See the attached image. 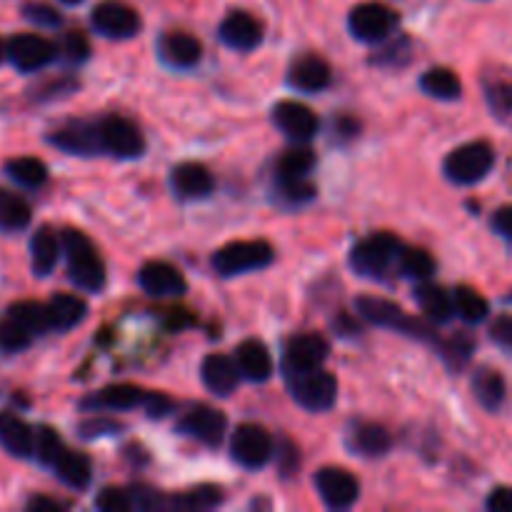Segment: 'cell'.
<instances>
[{
	"label": "cell",
	"mask_w": 512,
	"mask_h": 512,
	"mask_svg": "<svg viewBox=\"0 0 512 512\" xmlns=\"http://www.w3.org/2000/svg\"><path fill=\"white\" fill-rule=\"evenodd\" d=\"M415 303L420 305L425 318L433 320V323H448L455 313L453 298H450L440 285L428 283V280H423V283L415 288Z\"/></svg>",
	"instance_id": "cell-26"
},
{
	"label": "cell",
	"mask_w": 512,
	"mask_h": 512,
	"mask_svg": "<svg viewBox=\"0 0 512 512\" xmlns=\"http://www.w3.org/2000/svg\"><path fill=\"white\" fill-rule=\"evenodd\" d=\"M390 445H393V440H390V433L383 425L363 423L353 430V448L358 450L360 455L380 458V455L388 453Z\"/></svg>",
	"instance_id": "cell-34"
},
{
	"label": "cell",
	"mask_w": 512,
	"mask_h": 512,
	"mask_svg": "<svg viewBox=\"0 0 512 512\" xmlns=\"http://www.w3.org/2000/svg\"><path fill=\"white\" fill-rule=\"evenodd\" d=\"M95 128H98L100 153H110L115 158H140L143 155V133L123 115H105L95 123Z\"/></svg>",
	"instance_id": "cell-6"
},
{
	"label": "cell",
	"mask_w": 512,
	"mask_h": 512,
	"mask_svg": "<svg viewBox=\"0 0 512 512\" xmlns=\"http://www.w3.org/2000/svg\"><path fill=\"white\" fill-rule=\"evenodd\" d=\"M30 225V205L18 193L0 188V230L18 233Z\"/></svg>",
	"instance_id": "cell-33"
},
{
	"label": "cell",
	"mask_w": 512,
	"mask_h": 512,
	"mask_svg": "<svg viewBox=\"0 0 512 512\" xmlns=\"http://www.w3.org/2000/svg\"><path fill=\"white\" fill-rule=\"evenodd\" d=\"M473 393L485 410L495 413L505 403V380L498 370L483 368L473 378Z\"/></svg>",
	"instance_id": "cell-31"
},
{
	"label": "cell",
	"mask_w": 512,
	"mask_h": 512,
	"mask_svg": "<svg viewBox=\"0 0 512 512\" xmlns=\"http://www.w3.org/2000/svg\"><path fill=\"white\" fill-rule=\"evenodd\" d=\"M53 470L73 490L88 488L90 478H93V465H90V460L85 455L73 453V450H63L58 455V460L53 463Z\"/></svg>",
	"instance_id": "cell-29"
},
{
	"label": "cell",
	"mask_w": 512,
	"mask_h": 512,
	"mask_svg": "<svg viewBox=\"0 0 512 512\" xmlns=\"http://www.w3.org/2000/svg\"><path fill=\"white\" fill-rule=\"evenodd\" d=\"M33 433L35 430L15 413H0V445L10 455L15 458L33 455Z\"/></svg>",
	"instance_id": "cell-25"
},
{
	"label": "cell",
	"mask_w": 512,
	"mask_h": 512,
	"mask_svg": "<svg viewBox=\"0 0 512 512\" xmlns=\"http://www.w3.org/2000/svg\"><path fill=\"white\" fill-rule=\"evenodd\" d=\"M275 258L273 245L265 240H240V243H230L220 248L213 255V268L220 275L230 278V275H243L250 270L268 268Z\"/></svg>",
	"instance_id": "cell-4"
},
{
	"label": "cell",
	"mask_w": 512,
	"mask_h": 512,
	"mask_svg": "<svg viewBox=\"0 0 512 512\" xmlns=\"http://www.w3.org/2000/svg\"><path fill=\"white\" fill-rule=\"evenodd\" d=\"M140 288L155 298H178L185 293V278L175 265L163 263V260H153V263L143 265L138 275Z\"/></svg>",
	"instance_id": "cell-16"
},
{
	"label": "cell",
	"mask_w": 512,
	"mask_h": 512,
	"mask_svg": "<svg viewBox=\"0 0 512 512\" xmlns=\"http://www.w3.org/2000/svg\"><path fill=\"white\" fill-rule=\"evenodd\" d=\"M60 510H63V505H60L58 500L43 498V495H38V498H33L28 503V512H60Z\"/></svg>",
	"instance_id": "cell-52"
},
{
	"label": "cell",
	"mask_w": 512,
	"mask_h": 512,
	"mask_svg": "<svg viewBox=\"0 0 512 512\" xmlns=\"http://www.w3.org/2000/svg\"><path fill=\"white\" fill-rule=\"evenodd\" d=\"M60 50H63L65 60H70V63H83V60L90 58V40L80 30H70V33H65Z\"/></svg>",
	"instance_id": "cell-42"
},
{
	"label": "cell",
	"mask_w": 512,
	"mask_h": 512,
	"mask_svg": "<svg viewBox=\"0 0 512 512\" xmlns=\"http://www.w3.org/2000/svg\"><path fill=\"white\" fill-rule=\"evenodd\" d=\"M60 3H68V5H75V3H83V0H60Z\"/></svg>",
	"instance_id": "cell-54"
},
{
	"label": "cell",
	"mask_w": 512,
	"mask_h": 512,
	"mask_svg": "<svg viewBox=\"0 0 512 512\" xmlns=\"http://www.w3.org/2000/svg\"><path fill=\"white\" fill-rule=\"evenodd\" d=\"M95 505L103 512H130L133 510V498L118 488H105L95 500Z\"/></svg>",
	"instance_id": "cell-43"
},
{
	"label": "cell",
	"mask_w": 512,
	"mask_h": 512,
	"mask_svg": "<svg viewBox=\"0 0 512 512\" xmlns=\"http://www.w3.org/2000/svg\"><path fill=\"white\" fill-rule=\"evenodd\" d=\"M273 123L295 143H308L318 133V115L308 105L295 103V100H283V103L275 105Z\"/></svg>",
	"instance_id": "cell-15"
},
{
	"label": "cell",
	"mask_w": 512,
	"mask_h": 512,
	"mask_svg": "<svg viewBox=\"0 0 512 512\" xmlns=\"http://www.w3.org/2000/svg\"><path fill=\"white\" fill-rule=\"evenodd\" d=\"M355 310H358L365 320L380 325V328H390V330H398V333L415 335V338H420V340H435V333L430 325L408 318L400 305L390 303V300H385V298L363 295V298L355 300Z\"/></svg>",
	"instance_id": "cell-5"
},
{
	"label": "cell",
	"mask_w": 512,
	"mask_h": 512,
	"mask_svg": "<svg viewBox=\"0 0 512 512\" xmlns=\"http://www.w3.org/2000/svg\"><path fill=\"white\" fill-rule=\"evenodd\" d=\"M5 55H8L10 63H13L18 70H23V73H33V70H40L48 63H53L55 45L38 33H20L8 40V45H5Z\"/></svg>",
	"instance_id": "cell-12"
},
{
	"label": "cell",
	"mask_w": 512,
	"mask_h": 512,
	"mask_svg": "<svg viewBox=\"0 0 512 512\" xmlns=\"http://www.w3.org/2000/svg\"><path fill=\"white\" fill-rule=\"evenodd\" d=\"M30 340H33V335H30L23 325L15 323V320L5 318V323L0 325V348H3L5 353H20V350L28 348Z\"/></svg>",
	"instance_id": "cell-41"
},
{
	"label": "cell",
	"mask_w": 512,
	"mask_h": 512,
	"mask_svg": "<svg viewBox=\"0 0 512 512\" xmlns=\"http://www.w3.org/2000/svg\"><path fill=\"white\" fill-rule=\"evenodd\" d=\"M63 450V440L53 428H38L33 433V455L48 468H53V463Z\"/></svg>",
	"instance_id": "cell-39"
},
{
	"label": "cell",
	"mask_w": 512,
	"mask_h": 512,
	"mask_svg": "<svg viewBox=\"0 0 512 512\" xmlns=\"http://www.w3.org/2000/svg\"><path fill=\"white\" fill-rule=\"evenodd\" d=\"M3 58H5V43L0 40V63H3Z\"/></svg>",
	"instance_id": "cell-53"
},
{
	"label": "cell",
	"mask_w": 512,
	"mask_h": 512,
	"mask_svg": "<svg viewBox=\"0 0 512 512\" xmlns=\"http://www.w3.org/2000/svg\"><path fill=\"white\" fill-rule=\"evenodd\" d=\"M400 240L390 233H375L363 238L353 250H350V265L355 273L368 275V278H380L398 258Z\"/></svg>",
	"instance_id": "cell-7"
},
{
	"label": "cell",
	"mask_w": 512,
	"mask_h": 512,
	"mask_svg": "<svg viewBox=\"0 0 512 512\" xmlns=\"http://www.w3.org/2000/svg\"><path fill=\"white\" fill-rule=\"evenodd\" d=\"M143 408L150 418H165L173 410V400L163 393H145Z\"/></svg>",
	"instance_id": "cell-48"
},
{
	"label": "cell",
	"mask_w": 512,
	"mask_h": 512,
	"mask_svg": "<svg viewBox=\"0 0 512 512\" xmlns=\"http://www.w3.org/2000/svg\"><path fill=\"white\" fill-rule=\"evenodd\" d=\"M5 173L10 180L20 185V188H40L48 178V168L43 160L33 158V155H23V158H13L5 163Z\"/></svg>",
	"instance_id": "cell-35"
},
{
	"label": "cell",
	"mask_w": 512,
	"mask_h": 512,
	"mask_svg": "<svg viewBox=\"0 0 512 512\" xmlns=\"http://www.w3.org/2000/svg\"><path fill=\"white\" fill-rule=\"evenodd\" d=\"M230 455L243 468L258 470L273 458V440L260 425H240L230 440Z\"/></svg>",
	"instance_id": "cell-10"
},
{
	"label": "cell",
	"mask_w": 512,
	"mask_h": 512,
	"mask_svg": "<svg viewBox=\"0 0 512 512\" xmlns=\"http://www.w3.org/2000/svg\"><path fill=\"white\" fill-rule=\"evenodd\" d=\"M493 228L495 233L512 240V205H505V208H500L498 213L493 215Z\"/></svg>",
	"instance_id": "cell-51"
},
{
	"label": "cell",
	"mask_w": 512,
	"mask_h": 512,
	"mask_svg": "<svg viewBox=\"0 0 512 512\" xmlns=\"http://www.w3.org/2000/svg\"><path fill=\"white\" fill-rule=\"evenodd\" d=\"M158 53L170 68H193L203 58V45L195 35L183 33V30H170L160 38Z\"/></svg>",
	"instance_id": "cell-17"
},
{
	"label": "cell",
	"mask_w": 512,
	"mask_h": 512,
	"mask_svg": "<svg viewBox=\"0 0 512 512\" xmlns=\"http://www.w3.org/2000/svg\"><path fill=\"white\" fill-rule=\"evenodd\" d=\"M145 390L135 388V385H110L95 393L93 398L85 400V408L93 410H130L135 405H143Z\"/></svg>",
	"instance_id": "cell-28"
},
{
	"label": "cell",
	"mask_w": 512,
	"mask_h": 512,
	"mask_svg": "<svg viewBox=\"0 0 512 512\" xmlns=\"http://www.w3.org/2000/svg\"><path fill=\"white\" fill-rule=\"evenodd\" d=\"M170 183L173 190L185 200H200L208 198L213 193V175L205 165L200 163H180L175 165L173 173H170Z\"/></svg>",
	"instance_id": "cell-21"
},
{
	"label": "cell",
	"mask_w": 512,
	"mask_h": 512,
	"mask_svg": "<svg viewBox=\"0 0 512 512\" xmlns=\"http://www.w3.org/2000/svg\"><path fill=\"white\" fill-rule=\"evenodd\" d=\"M200 375H203L205 388L213 395H220V398H228L230 393H235L240 383V370L235 365L233 358L223 353H213L203 360V368H200Z\"/></svg>",
	"instance_id": "cell-19"
},
{
	"label": "cell",
	"mask_w": 512,
	"mask_h": 512,
	"mask_svg": "<svg viewBox=\"0 0 512 512\" xmlns=\"http://www.w3.org/2000/svg\"><path fill=\"white\" fill-rule=\"evenodd\" d=\"M285 380L295 403L310 413H325L338 400V380L320 368L285 373Z\"/></svg>",
	"instance_id": "cell-2"
},
{
	"label": "cell",
	"mask_w": 512,
	"mask_h": 512,
	"mask_svg": "<svg viewBox=\"0 0 512 512\" xmlns=\"http://www.w3.org/2000/svg\"><path fill=\"white\" fill-rule=\"evenodd\" d=\"M315 165V153L310 148H290L275 163V175L278 183H295L305 180Z\"/></svg>",
	"instance_id": "cell-30"
},
{
	"label": "cell",
	"mask_w": 512,
	"mask_h": 512,
	"mask_svg": "<svg viewBox=\"0 0 512 512\" xmlns=\"http://www.w3.org/2000/svg\"><path fill=\"white\" fill-rule=\"evenodd\" d=\"M280 195L290 203H305L315 195V188L308 183V180H295V183H278Z\"/></svg>",
	"instance_id": "cell-46"
},
{
	"label": "cell",
	"mask_w": 512,
	"mask_h": 512,
	"mask_svg": "<svg viewBox=\"0 0 512 512\" xmlns=\"http://www.w3.org/2000/svg\"><path fill=\"white\" fill-rule=\"evenodd\" d=\"M53 145H58L60 150L70 155H98V128L95 123H85V120H78V123H68L65 128L55 130L53 133Z\"/></svg>",
	"instance_id": "cell-22"
},
{
	"label": "cell",
	"mask_w": 512,
	"mask_h": 512,
	"mask_svg": "<svg viewBox=\"0 0 512 512\" xmlns=\"http://www.w3.org/2000/svg\"><path fill=\"white\" fill-rule=\"evenodd\" d=\"M330 353V345L323 335L318 333H303L295 335L288 345H285L283 355V370L285 373H295V370H310L320 368Z\"/></svg>",
	"instance_id": "cell-14"
},
{
	"label": "cell",
	"mask_w": 512,
	"mask_h": 512,
	"mask_svg": "<svg viewBox=\"0 0 512 512\" xmlns=\"http://www.w3.org/2000/svg\"><path fill=\"white\" fill-rule=\"evenodd\" d=\"M220 38L228 48L253 50L263 40V25L245 10H235L220 23Z\"/></svg>",
	"instance_id": "cell-18"
},
{
	"label": "cell",
	"mask_w": 512,
	"mask_h": 512,
	"mask_svg": "<svg viewBox=\"0 0 512 512\" xmlns=\"http://www.w3.org/2000/svg\"><path fill=\"white\" fill-rule=\"evenodd\" d=\"M178 430L188 438L198 440V443L215 448V445L223 443L228 418L220 410L210 408V405H195L178 420Z\"/></svg>",
	"instance_id": "cell-11"
},
{
	"label": "cell",
	"mask_w": 512,
	"mask_h": 512,
	"mask_svg": "<svg viewBox=\"0 0 512 512\" xmlns=\"http://www.w3.org/2000/svg\"><path fill=\"white\" fill-rule=\"evenodd\" d=\"M90 20H93V28L105 38L125 40L138 35L140 30L138 10L130 8L123 0H103V3H98L93 8Z\"/></svg>",
	"instance_id": "cell-9"
},
{
	"label": "cell",
	"mask_w": 512,
	"mask_h": 512,
	"mask_svg": "<svg viewBox=\"0 0 512 512\" xmlns=\"http://www.w3.org/2000/svg\"><path fill=\"white\" fill-rule=\"evenodd\" d=\"M8 318L23 325L30 335H43L50 330L48 310H45V305L35 303V300H20V303L10 305Z\"/></svg>",
	"instance_id": "cell-37"
},
{
	"label": "cell",
	"mask_w": 512,
	"mask_h": 512,
	"mask_svg": "<svg viewBox=\"0 0 512 512\" xmlns=\"http://www.w3.org/2000/svg\"><path fill=\"white\" fill-rule=\"evenodd\" d=\"M315 488L328 508L345 510L353 508L360 495V485L348 470L343 468H323L315 475Z\"/></svg>",
	"instance_id": "cell-13"
},
{
	"label": "cell",
	"mask_w": 512,
	"mask_h": 512,
	"mask_svg": "<svg viewBox=\"0 0 512 512\" xmlns=\"http://www.w3.org/2000/svg\"><path fill=\"white\" fill-rule=\"evenodd\" d=\"M235 365H238L240 375L248 380L263 383L273 375V358H270L268 348L260 340H245L235 350Z\"/></svg>",
	"instance_id": "cell-23"
},
{
	"label": "cell",
	"mask_w": 512,
	"mask_h": 512,
	"mask_svg": "<svg viewBox=\"0 0 512 512\" xmlns=\"http://www.w3.org/2000/svg\"><path fill=\"white\" fill-rule=\"evenodd\" d=\"M420 88H423L430 98L438 100H458L460 93H463V83H460L458 75L448 68L425 70L423 78H420Z\"/></svg>",
	"instance_id": "cell-32"
},
{
	"label": "cell",
	"mask_w": 512,
	"mask_h": 512,
	"mask_svg": "<svg viewBox=\"0 0 512 512\" xmlns=\"http://www.w3.org/2000/svg\"><path fill=\"white\" fill-rule=\"evenodd\" d=\"M48 310V323L50 330H58V333H65V330L75 328V325L83 323L85 313H88V305H85L83 298L70 293H58L50 298V303L45 305Z\"/></svg>",
	"instance_id": "cell-24"
},
{
	"label": "cell",
	"mask_w": 512,
	"mask_h": 512,
	"mask_svg": "<svg viewBox=\"0 0 512 512\" xmlns=\"http://www.w3.org/2000/svg\"><path fill=\"white\" fill-rule=\"evenodd\" d=\"M288 80L293 88L303 90V93H318L330 85V65L320 55L305 53L293 60Z\"/></svg>",
	"instance_id": "cell-20"
},
{
	"label": "cell",
	"mask_w": 512,
	"mask_h": 512,
	"mask_svg": "<svg viewBox=\"0 0 512 512\" xmlns=\"http://www.w3.org/2000/svg\"><path fill=\"white\" fill-rule=\"evenodd\" d=\"M60 258V240L50 228H40L30 240V263H33V273L45 278L53 273Z\"/></svg>",
	"instance_id": "cell-27"
},
{
	"label": "cell",
	"mask_w": 512,
	"mask_h": 512,
	"mask_svg": "<svg viewBox=\"0 0 512 512\" xmlns=\"http://www.w3.org/2000/svg\"><path fill=\"white\" fill-rule=\"evenodd\" d=\"M398 270L405 278L428 280L435 273V260L423 248H400L398 250Z\"/></svg>",
	"instance_id": "cell-38"
},
{
	"label": "cell",
	"mask_w": 512,
	"mask_h": 512,
	"mask_svg": "<svg viewBox=\"0 0 512 512\" xmlns=\"http://www.w3.org/2000/svg\"><path fill=\"white\" fill-rule=\"evenodd\" d=\"M120 430V425L115 420H85L80 425V435L83 438H103V435H115Z\"/></svg>",
	"instance_id": "cell-49"
},
{
	"label": "cell",
	"mask_w": 512,
	"mask_h": 512,
	"mask_svg": "<svg viewBox=\"0 0 512 512\" xmlns=\"http://www.w3.org/2000/svg\"><path fill=\"white\" fill-rule=\"evenodd\" d=\"M453 308H455V313L465 320V323H473V325L483 323L490 313L488 300H485L478 290L468 288V285H460V288H455Z\"/></svg>",
	"instance_id": "cell-36"
},
{
	"label": "cell",
	"mask_w": 512,
	"mask_h": 512,
	"mask_svg": "<svg viewBox=\"0 0 512 512\" xmlns=\"http://www.w3.org/2000/svg\"><path fill=\"white\" fill-rule=\"evenodd\" d=\"M220 500H223V495H220V488H213V485H203V488H195V490H190V493L175 498L173 508L208 510V508H215Z\"/></svg>",
	"instance_id": "cell-40"
},
{
	"label": "cell",
	"mask_w": 512,
	"mask_h": 512,
	"mask_svg": "<svg viewBox=\"0 0 512 512\" xmlns=\"http://www.w3.org/2000/svg\"><path fill=\"white\" fill-rule=\"evenodd\" d=\"M488 510L512 512V488H495L488 498Z\"/></svg>",
	"instance_id": "cell-50"
},
{
	"label": "cell",
	"mask_w": 512,
	"mask_h": 512,
	"mask_svg": "<svg viewBox=\"0 0 512 512\" xmlns=\"http://www.w3.org/2000/svg\"><path fill=\"white\" fill-rule=\"evenodd\" d=\"M398 15L383 3H360L350 10V33L363 43H380L393 33Z\"/></svg>",
	"instance_id": "cell-8"
},
{
	"label": "cell",
	"mask_w": 512,
	"mask_h": 512,
	"mask_svg": "<svg viewBox=\"0 0 512 512\" xmlns=\"http://www.w3.org/2000/svg\"><path fill=\"white\" fill-rule=\"evenodd\" d=\"M63 250L68 255V275L78 288L98 293L105 285V265L90 238L80 230H65Z\"/></svg>",
	"instance_id": "cell-1"
},
{
	"label": "cell",
	"mask_w": 512,
	"mask_h": 512,
	"mask_svg": "<svg viewBox=\"0 0 512 512\" xmlns=\"http://www.w3.org/2000/svg\"><path fill=\"white\" fill-rule=\"evenodd\" d=\"M495 165V150L493 145L485 140H475V143H465L455 148L453 153L445 158V175L453 180L455 185H475L480 180L488 178V173Z\"/></svg>",
	"instance_id": "cell-3"
},
{
	"label": "cell",
	"mask_w": 512,
	"mask_h": 512,
	"mask_svg": "<svg viewBox=\"0 0 512 512\" xmlns=\"http://www.w3.org/2000/svg\"><path fill=\"white\" fill-rule=\"evenodd\" d=\"M488 103L498 115H512V85L510 83L488 85Z\"/></svg>",
	"instance_id": "cell-45"
},
{
	"label": "cell",
	"mask_w": 512,
	"mask_h": 512,
	"mask_svg": "<svg viewBox=\"0 0 512 512\" xmlns=\"http://www.w3.org/2000/svg\"><path fill=\"white\" fill-rule=\"evenodd\" d=\"M490 338L503 350H512V315L495 318V323L490 325Z\"/></svg>",
	"instance_id": "cell-47"
},
{
	"label": "cell",
	"mask_w": 512,
	"mask_h": 512,
	"mask_svg": "<svg viewBox=\"0 0 512 512\" xmlns=\"http://www.w3.org/2000/svg\"><path fill=\"white\" fill-rule=\"evenodd\" d=\"M23 15L30 20V23L40 25V28H58L60 25V13L55 8L45 3H30L23 8Z\"/></svg>",
	"instance_id": "cell-44"
}]
</instances>
